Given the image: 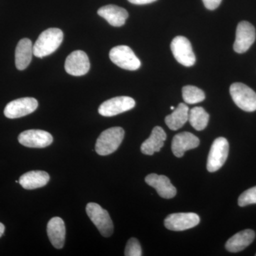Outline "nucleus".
<instances>
[{
    "label": "nucleus",
    "instance_id": "nucleus-18",
    "mask_svg": "<svg viewBox=\"0 0 256 256\" xmlns=\"http://www.w3.org/2000/svg\"><path fill=\"white\" fill-rule=\"evenodd\" d=\"M47 234L54 247L62 248L66 238V227L63 220L60 217L52 218L47 225Z\"/></svg>",
    "mask_w": 256,
    "mask_h": 256
},
{
    "label": "nucleus",
    "instance_id": "nucleus-5",
    "mask_svg": "<svg viewBox=\"0 0 256 256\" xmlns=\"http://www.w3.org/2000/svg\"><path fill=\"white\" fill-rule=\"evenodd\" d=\"M229 144L224 138H218L210 148L206 168L210 172H215L223 166L228 156Z\"/></svg>",
    "mask_w": 256,
    "mask_h": 256
},
{
    "label": "nucleus",
    "instance_id": "nucleus-13",
    "mask_svg": "<svg viewBox=\"0 0 256 256\" xmlns=\"http://www.w3.org/2000/svg\"><path fill=\"white\" fill-rule=\"evenodd\" d=\"M18 142L23 146L32 148H44L53 142V137L50 132L42 130H28L20 134Z\"/></svg>",
    "mask_w": 256,
    "mask_h": 256
},
{
    "label": "nucleus",
    "instance_id": "nucleus-27",
    "mask_svg": "<svg viewBox=\"0 0 256 256\" xmlns=\"http://www.w3.org/2000/svg\"><path fill=\"white\" fill-rule=\"evenodd\" d=\"M205 8L210 10H214L218 8L222 0H202Z\"/></svg>",
    "mask_w": 256,
    "mask_h": 256
},
{
    "label": "nucleus",
    "instance_id": "nucleus-10",
    "mask_svg": "<svg viewBox=\"0 0 256 256\" xmlns=\"http://www.w3.org/2000/svg\"><path fill=\"white\" fill-rule=\"evenodd\" d=\"M256 30L252 24L242 21L237 26L234 50L236 53L246 52L256 40Z\"/></svg>",
    "mask_w": 256,
    "mask_h": 256
},
{
    "label": "nucleus",
    "instance_id": "nucleus-14",
    "mask_svg": "<svg viewBox=\"0 0 256 256\" xmlns=\"http://www.w3.org/2000/svg\"><path fill=\"white\" fill-rule=\"evenodd\" d=\"M200 140L191 132H183L176 134L172 142V150L176 158H182L186 151L200 146Z\"/></svg>",
    "mask_w": 256,
    "mask_h": 256
},
{
    "label": "nucleus",
    "instance_id": "nucleus-11",
    "mask_svg": "<svg viewBox=\"0 0 256 256\" xmlns=\"http://www.w3.org/2000/svg\"><path fill=\"white\" fill-rule=\"evenodd\" d=\"M200 218L195 213H175L165 218L164 226L169 230L182 232L196 226Z\"/></svg>",
    "mask_w": 256,
    "mask_h": 256
},
{
    "label": "nucleus",
    "instance_id": "nucleus-31",
    "mask_svg": "<svg viewBox=\"0 0 256 256\" xmlns=\"http://www.w3.org/2000/svg\"></svg>",
    "mask_w": 256,
    "mask_h": 256
},
{
    "label": "nucleus",
    "instance_id": "nucleus-24",
    "mask_svg": "<svg viewBox=\"0 0 256 256\" xmlns=\"http://www.w3.org/2000/svg\"><path fill=\"white\" fill-rule=\"evenodd\" d=\"M182 97L186 104H196L205 99L203 90L194 86H186L182 88Z\"/></svg>",
    "mask_w": 256,
    "mask_h": 256
},
{
    "label": "nucleus",
    "instance_id": "nucleus-3",
    "mask_svg": "<svg viewBox=\"0 0 256 256\" xmlns=\"http://www.w3.org/2000/svg\"><path fill=\"white\" fill-rule=\"evenodd\" d=\"M230 94L236 105L246 112L256 110V92L250 87L234 82L230 87Z\"/></svg>",
    "mask_w": 256,
    "mask_h": 256
},
{
    "label": "nucleus",
    "instance_id": "nucleus-1",
    "mask_svg": "<svg viewBox=\"0 0 256 256\" xmlns=\"http://www.w3.org/2000/svg\"><path fill=\"white\" fill-rule=\"evenodd\" d=\"M64 40V33L57 28H50L42 32L33 46L34 55L43 58L58 50Z\"/></svg>",
    "mask_w": 256,
    "mask_h": 256
},
{
    "label": "nucleus",
    "instance_id": "nucleus-20",
    "mask_svg": "<svg viewBox=\"0 0 256 256\" xmlns=\"http://www.w3.org/2000/svg\"><path fill=\"white\" fill-rule=\"evenodd\" d=\"M33 45L31 40L24 38L18 42L15 50V65L20 70L26 69L32 62Z\"/></svg>",
    "mask_w": 256,
    "mask_h": 256
},
{
    "label": "nucleus",
    "instance_id": "nucleus-2",
    "mask_svg": "<svg viewBox=\"0 0 256 256\" xmlns=\"http://www.w3.org/2000/svg\"><path fill=\"white\" fill-rule=\"evenodd\" d=\"M124 136V131L122 128L114 127L106 130L96 141V152L101 156L112 154L118 149Z\"/></svg>",
    "mask_w": 256,
    "mask_h": 256
},
{
    "label": "nucleus",
    "instance_id": "nucleus-26",
    "mask_svg": "<svg viewBox=\"0 0 256 256\" xmlns=\"http://www.w3.org/2000/svg\"><path fill=\"white\" fill-rule=\"evenodd\" d=\"M124 256H142V248L139 240L136 238H131L126 245Z\"/></svg>",
    "mask_w": 256,
    "mask_h": 256
},
{
    "label": "nucleus",
    "instance_id": "nucleus-6",
    "mask_svg": "<svg viewBox=\"0 0 256 256\" xmlns=\"http://www.w3.org/2000/svg\"><path fill=\"white\" fill-rule=\"evenodd\" d=\"M109 56L112 63L126 70H138L141 66L140 60L128 46L114 47L109 53Z\"/></svg>",
    "mask_w": 256,
    "mask_h": 256
},
{
    "label": "nucleus",
    "instance_id": "nucleus-21",
    "mask_svg": "<svg viewBox=\"0 0 256 256\" xmlns=\"http://www.w3.org/2000/svg\"><path fill=\"white\" fill-rule=\"evenodd\" d=\"M50 180V174L46 172L31 171L22 175L18 183L25 190H32L46 186Z\"/></svg>",
    "mask_w": 256,
    "mask_h": 256
},
{
    "label": "nucleus",
    "instance_id": "nucleus-7",
    "mask_svg": "<svg viewBox=\"0 0 256 256\" xmlns=\"http://www.w3.org/2000/svg\"><path fill=\"white\" fill-rule=\"evenodd\" d=\"M171 50L175 60L184 66H192L196 62V57L191 43L188 38L182 36L175 37L171 43Z\"/></svg>",
    "mask_w": 256,
    "mask_h": 256
},
{
    "label": "nucleus",
    "instance_id": "nucleus-23",
    "mask_svg": "<svg viewBox=\"0 0 256 256\" xmlns=\"http://www.w3.org/2000/svg\"><path fill=\"white\" fill-rule=\"evenodd\" d=\"M210 120V114L202 107H194L188 112V121L196 130H204Z\"/></svg>",
    "mask_w": 256,
    "mask_h": 256
},
{
    "label": "nucleus",
    "instance_id": "nucleus-12",
    "mask_svg": "<svg viewBox=\"0 0 256 256\" xmlns=\"http://www.w3.org/2000/svg\"><path fill=\"white\" fill-rule=\"evenodd\" d=\"M90 64L85 52L78 50L68 56L65 62V70L74 76H82L89 72Z\"/></svg>",
    "mask_w": 256,
    "mask_h": 256
},
{
    "label": "nucleus",
    "instance_id": "nucleus-16",
    "mask_svg": "<svg viewBox=\"0 0 256 256\" xmlns=\"http://www.w3.org/2000/svg\"><path fill=\"white\" fill-rule=\"evenodd\" d=\"M98 14L105 18L111 26L116 28L124 25L128 18L127 10L114 4L102 6L98 10Z\"/></svg>",
    "mask_w": 256,
    "mask_h": 256
},
{
    "label": "nucleus",
    "instance_id": "nucleus-22",
    "mask_svg": "<svg viewBox=\"0 0 256 256\" xmlns=\"http://www.w3.org/2000/svg\"><path fill=\"white\" fill-rule=\"evenodd\" d=\"M188 110L186 104H178L172 114L165 118V124L172 130H178L188 120Z\"/></svg>",
    "mask_w": 256,
    "mask_h": 256
},
{
    "label": "nucleus",
    "instance_id": "nucleus-30",
    "mask_svg": "<svg viewBox=\"0 0 256 256\" xmlns=\"http://www.w3.org/2000/svg\"><path fill=\"white\" fill-rule=\"evenodd\" d=\"M171 109H172V110H174V106H172V107H171Z\"/></svg>",
    "mask_w": 256,
    "mask_h": 256
},
{
    "label": "nucleus",
    "instance_id": "nucleus-28",
    "mask_svg": "<svg viewBox=\"0 0 256 256\" xmlns=\"http://www.w3.org/2000/svg\"><path fill=\"white\" fill-rule=\"evenodd\" d=\"M156 0H128V2L132 3V4L142 5L146 4H150V3L154 2Z\"/></svg>",
    "mask_w": 256,
    "mask_h": 256
},
{
    "label": "nucleus",
    "instance_id": "nucleus-15",
    "mask_svg": "<svg viewBox=\"0 0 256 256\" xmlns=\"http://www.w3.org/2000/svg\"><path fill=\"white\" fill-rule=\"evenodd\" d=\"M146 182L156 188L160 196L172 198L176 194V188L173 186L170 178L164 175L150 174L146 178Z\"/></svg>",
    "mask_w": 256,
    "mask_h": 256
},
{
    "label": "nucleus",
    "instance_id": "nucleus-4",
    "mask_svg": "<svg viewBox=\"0 0 256 256\" xmlns=\"http://www.w3.org/2000/svg\"><path fill=\"white\" fill-rule=\"evenodd\" d=\"M86 213L102 236L110 237L112 235L114 230V223L107 210L98 204L88 203L86 206Z\"/></svg>",
    "mask_w": 256,
    "mask_h": 256
},
{
    "label": "nucleus",
    "instance_id": "nucleus-9",
    "mask_svg": "<svg viewBox=\"0 0 256 256\" xmlns=\"http://www.w3.org/2000/svg\"><path fill=\"white\" fill-rule=\"evenodd\" d=\"M38 106V101L34 98H22L9 102L5 107L4 114L8 118H18L34 112Z\"/></svg>",
    "mask_w": 256,
    "mask_h": 256
},
{
    "label": "nucleus",
    "instance_id": "nucleus-8",
    "mask_svg": "<svg viewBox=\"0 0 256 256\" xmlns=\"http://www.w3.org/2000/svg\"><path fill=\"white\" fill-rule=\"evenodd\" d=\"M136 101L128 96L112 98L102 102L98 108L99 114L104 117H112L132 109Z\"/></svg>",
    "mask_w": 256,
    "mask_h": 256
},
{
    "label": "nucleus",
    "instance_id": "nucleus-17",
    "mask_svg": "<svg viewBox=\"0 0 256 256\" xmlns=\"http://www.w3.org/2000/svg\"><path fill=\"white\" fill-rule=\"evenodd\" d=\"M166 139L164 130L159 126L153 128L150 136L141 146V152L146 156H152L154 152L161 150Z\"/></svg>",
    "mask_w": 256,
    "mask_h": 256
},
{
    "label": "nucleus",
    "instance_id": "nucleus-19",
    "mask_svg": "<svg viewBox=\"0 0 256 256\" xmlns=\"http://www.w3.org/2000/svg\"><path fill=\"white\" fill-rule=\"evenodd\" d=\"M255 237V232L252 229L242 230L228 239L226 244V249L230 252H242L252 244Z\"/></svg>",
    "mask_w": 256,
    "mask_h": 256
},
{
    "label": "nucleus",
    "instance_id": "nucleus-29",
    "mask_svg": "<svg viewBox=\"0 0 256 256\" xmlns=\"http://www.w3.org/2000/svg\"><path fill=\"white\" fill-rule=\"evenodd\" d=\"M5 227L4 224L0 222V238L2 236L3 234L4 233Z\"/></svg>",
    "mask_w": 256,
    "mask_h": 256
},
{
    "label": "nucleus",
    "instance_id": "nucleus-25",
    "mask_svg": "<svg viewBox=\"0 0 256 256\" xmlns=\"http://www.w3.org/2000/svg\"><path fill=\"white\" fill-rule=\"evenodd\" d=\"M238 204L240 207L256 204V186L249 188L239 196Z\"/></svg>",
    "mask_w": 256,
    "mask_h": 256
}]
</instances>
